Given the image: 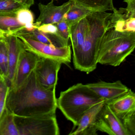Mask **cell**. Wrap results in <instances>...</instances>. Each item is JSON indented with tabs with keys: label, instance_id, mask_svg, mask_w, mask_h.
Returning a JSON list of instances; mask_svg holds the SVG:
<instances>
[{
	"label": "cell",
	"instance_id": "1",
	"mask_svg": "<svg viewBox=\"0 0 135 135\" xmlns=\"http://www.w3.org/2000/svg\"><path fill=\"white\" fill-rule=\"evenodd\" d=\"M56 89L42 86L33 70L20 86L10 88L6 107L14 115L22 117L56 114Z\"/></svg>",
	"mask_w": 135,
	"mask_h": 135
},
{
	"label": "cell",
	"instance_id": "2",
	"mask_svg": "<svg viewBox=\"0 0 135 135\" xmlns=\"http://www.w3.org/2000/svg\"><path fill=\"white\" fill-rule=\"evenodd\" d=\"M112 13L94 11L90 14L89 31L79 49L73 54L75 69L88 74L96 69L100 41L104 34L113 28Z\"/></svg>",
	"mask_w": 135,
	"mask_h": 135
},
{
	"label": "cell",
	"instance_id": "3",
	"mask_svg": "<svg viewBox=\"0 0 135 135\" xmlns=\"http://www.w3.org/2000/svg\"><path fill=\"white\" fill-rule=\"evenodd\" d=\"M104 100L90 90L86 84H76L62 91L57 98V108L72 122L74 129L83 114Z\"/></svg>",
	"mask_w": 135,
	"mask_h": 135
},
{
	"label": "cell",
	"instance_id": "4",
	"mask_svg": "<svg viewBox=\"0 0 135 135\" xmlns=\"http://www.w3.org/2000/svg\"><path fill=\"white\" fill-rule=\"evenodd\" d=\"M135 47V32L109 29L102 37L98 56V64L117 67L132 53Z\"/></svg>",
	"mask_w": 135,
	"mask_h": 135
},
{
	"label": "cell",
	"instance_id": "5",
	"mask_svg": "<svg viewBox=\"0 0 135 135\" xmlns=\"http://www.w3.org/2000/svg\"><path fill=\"white\" fill-rule=\"evenodd\" d=\"M15 121L19 135L60 134L56 114L31 117L15 115Z\"/></svg>",
	"mask_w": 135,
	"mask_h": 135
},
{
	"label": "cell",
	"instance_id": "6",
	"mask_svg": "<svg viewBox=\"0 0 135 135\" xmlns=\"http://www.w3.org/2000/svg\"><path fill=\"white\" fill-rule=\"evenodd\" d=\"M15 35L22 41L26 50L41 57L58 61L62 64L71 62V50L70 45L63 47H56L19 35Z\"/></svg>",
	"mask_w": 135,
	"mask_h": 135
},
{
	"label": "cell",
	"instance_id": "7",
	"mask_svg": "<svg viewBox=\"0 0 135 135\" xmlns=\"http://www.w3.org/2000/svg\"><path fill=\"white\" fill-rule=\"evenodd\" d=\"M62 64L58 61L40 57L34 69L39 84L47 89L56 88Z\"/></svg>",
	"mask_w": 135,
	"mask_h": 135
},
{
	"label": "cell",
	"instance_id": "8",
	"mask_svg": "<svg viewBox=\"0 0 135 135\" xmlns=\"http://www.w3.org/2000/svg\"><path fill=\"white\" fill-rule=\"evenodd\" d=\"M95 127L98 131L110 135H130L118 116L105 103L97 116Z\"/></svg>",
	"mask_w": 135,
	"mask_h": 135
},
{
	"label": "cell",
	"instance_id": "9",
	"mask_svg": "<svg viewBox=\"0 0 135 135\" xmlns=\"http://www.w3.org/2000/svg\"><path fill=\"white\" fill-rule=\"evenodd\" d=\"M86 86L104 100L105 103L127 93L129 88L120 80L113 82L98 81L86 84Z\"/></svg>",
	"mask_w": 135,
	"mask_h": 135
},
{
	"label": "cell",
	"instance_id": "10",
	"mask_svg": "<svg viewBox=\"0 0 135 135\" xmlns=\"http://www.w3.org/2000/svg\"><path fill=\"white\" fill-rule=\"evenodd\" d=\"M40 56L24 49L21 51L11 88L20 86L34 69Z\"/></svg>",
	"mask_w": 135,
	"mask_h": 135
},
{
	"label": "cell",
	"instance_id": "11",
	"mask_svg": "<svg viewBox=\"0 0 135 135\" xmlns=\"http://www.w3.org/2000/svg\"><path fill=\"white\" fill-rule=\"evenodd\" d=\"M72 2L70 0L60 6H56L54 1L45 4H38L40 15L35 25L36 27L41 24L56 23L63 20L65 15L70 9Z\"/></svg>",
	"mask_w": 135,
	"mask_h": 135
},
{
	"label": "cell",
	"instance_id": "12",
	"mask_svg": "<svg viewBox=\"0 0 135 135\" xmlns=\"http://www.w3.org/2000/svg\"><path fill=\"white\" fill-rule=\"evenodd\" d=\"M105 103L104 102L99 103L86 111L80 118L77 126L69 135H97L95 122L97 116Z\"/></svg>",
	"mask_w": 135,
	"mask_h": 135
},
{
	"label": "cell",
	"instance_id": "13",
	"mask_svg": "<svg viewBox=\"0 0 135 135\" xmlns=\"http://www.w3.org/2000/svg\"><path fill=\"white\" fill-rule=\"evenodd\" d=\"M4 38L8 47V72L6 80L10 87L13 81L20 53L25 48L22 41L15 35L6 34Z\"/></svg>",
	"mask_w": 135,
	"mask_h": 135
},
{
	"label": "cell",
	"instance_id": "14",
	"mask_svg": "<svg viewBox=\"0 0 135 135\" xmlns=\"http://www.w3.org/2000/svg\"><path fill=\"white\" fill-rule=\"evenodd\" d=\"M90 14L72 26L69 30V39L72 47L73 54L79 49L88 33L90 27Z\"/></svg>",
	"mask_w": 135,
	"mask_h": 135
},
{
	"label": "cell",
	"instance_id": "15",
	"mask_svg": "<svg viewBox=\"0 0 135 135\" xmlns=\"http://www.w3.org/2000/svg\"><path fill=\"white\" fill-rule=\"evenodd\" d=\"M113 111L120 118L125 114L135 110V94L129 89L127 93L107 103Z\"/></svg>",
	"mask_w": 135,
	"mask_h": 135
},
{
	"label": "cell",
	"instance_id": "16",
	"mask_svg": "<svg viewBox=\"0 0 135 135\" xmlns=\"http://www.w3.org/2000/svg\"><path fill=\"white\" fill-rule=\"evenodd\" d=\"M14 35H19L42 43L52 45L56 47H63L69 45L57 35L42 33L36 28L32 31L23 30Z\"/></svg>",
	"mask_w": 135,
	"mask_h": 135
},
{
	"label": "cell",
	"instance_id": "17",
	"mask_svg": "<svg viewBox=\"0 0 135 135\" xmlns=\"http://www.w3.org/2000/svg\"><path fill=\"white\" fill-rule=\"evenodd\" d=\"M16 13L0 15V30L6 34H14L26 30L25 26L19 21Z\"/></svg>",
	"mask_w": 135,
	"mask_h": 135
},
{
	"label": "cell",
	"instance_id": "18",
	"mask_svg": "<svg viewBox=\"0 0 135 135\" xmlns=\"http://www.w3.org/2000/svg\"><path fill=\"white\" fill-rule=\"evenodd\" d=\"M73 3L92 11H111L115 9L113 0H70Z\"/></svg>",
	"mask_w": 135,
	"mask_h": 135
},
{
	"label": "cell",
	"instance_id": "19",
	"mask_svg": "<svg viewBox=\"0 0 135 135\" xmlns=\"http://www.w3.org/2000/svg\"><path fill=\"white\" fill-rule=\"evenodd\" d=\"M0 135H19L15 115L6 107L0 117Z\"/></svg>",
	"mask_w": 135,
	"mask_h": 135
},
{
	"label": "cell",
	"instance_id": "20",
	"mask_svg": "<svg viewBox=\"0 0 135 135\" xmlns=\"http://www.w3.org/2000/svg\"><path fill=\"white\" fill-rule=\"evenodd\" d=\"M92 12L94 11L72 3L70 9L65 15L63 19L67 23L69 30L72 26Z\"/></svg>",
	"mask_w": 135,
	"mask_h": 135
},
{
	"label": "cell",
	"instance_id": "21",
	"mask_svg": "<svg viewBox=\"0 0 135 135\" xmlns=\"http://www.w3.org/2000/svg\"><path fill=\"white\" fill-rule=\"evenodd\" d=\"M8 72V47L3 38L0 39V75L6 79Z\"/></svg>",
	"mask_w": 135,
	"mask_h": 135
},
{
	"label": "cell",
	"instance_id": "22",
	"mask_svg": "<svg viewBox=\"0 0 135 135\" xmlns=\"http://www.w3.org/2000/svg\"><path fill=\"white\" fill-rule=\"evenodd\" d=\"M16 14L19 21L25 26L26 30L32 31L36 28L33 14L30 8H23L19 10Z\"/></svg>",
	"mask_w": 135,
	"mask_h": 135
},
{
	"label": "cell",
	"instance_id": "23",
	"mask_svg": "<svg viewBox=\"0 0 135 135\" xmlns=\"http://www.w3.org/2000/svg\"><path fill=\"white\" fill-rule=\"evenodd\" d=\"M23 8L14 0H0V15L15 14Z\"/></svg>",
	"mask_w": 135,
	"mask_h": 135
},
{
	"label": "cell",
	"instance_id": "24",
	"mask_svg": "<svg viewBox=\"0 0 135 135\" xmlns=\"http://www.w3.org/2000/svg\"><path fill=\"white\" fill-rule=\"evenodd\" d=\"M10 86L5 79L0 76V117L6 107L7 97Z\"/></svg>",
	"mask_w": 135,
	"mask_h": 135
},
{
	"label": "cell",
	"instance_id": "25",
	"mask_svg": "<svg viewBox=\"0 0 135 135\" xmlns=\"http://www.w3.org/2000/svg\"><path fill=\"white\" fill-rule=\"evenodd\" d=\"M130 135H135V110L128 113L120 118Z\"/></svg>",
	"mask_w": 135,
	"mask_h": 135
},
{
	"label": "cell",
	"instance_id": "26",
	"mask_svg": "<svg viewBox=\"0 0 135 135\" xmlns=\"http://www.w3.org/2000/svg\"><path fill=\"white\" fill-rule=\"evenodd\" d=\"M55 24L57 27L59 37L69 44V30L66 22L63 19Z\"/></svg>",
	"mask_w": 135,
	"mask_h": 135
},
{
	"label": "cell",
	"instance_id": "27",
	"mask_svg": "<svg viewBox=\"0 0 135 135\" xmlns=\"http://www.w3.org/2000/svg\"><path fill=\"white\" fill-rule=\"evenodd\" d=\"M127 3V7L120 8V10L124 14L126 18H135V0H123Z\"/></svg>",
	"mask_w": 135,
	"mask_h": 135
},
{
	"label": "cell",
	"instance_id": "28",
	"mask_svg": "<svg viewBox=\"0 0 135 135\" xmlns=\"http://www.w3.org/2000/svg\"><path fill=\"white\" fill-rule=\"evenodd\" d=\"M36 28L38 30L42 33L49 34L54 35L59 37L57 27L55 23L41 24L40 26L36 27Z\"/></svg>",
	"mask_w": 135,
	"mask_h": 135
},
{
	"label": "cell",
	"instance_id": "29",
	"mask_svg": "<svg viewBox=\"0 0 135 135\" xmlns=\"http://www.w3.org/2000/svg\"><path fill=\"white\" fill-rule=\"evenodd\" d=\"M25 8H30L34 4V0H14Z\"/></svg>",
	"mask_w": 135,
	"mask_h": 135
},
{
	"label": "cell",
	"instance_id": "30",
	"mask_svg": "<svg viewBox=\"0 0 135 135\" xmlns=\"http://www.w3.org/2000/svg\"><path fill=\"white\" fill-rule=\"evenodd\" d=\"M6 34L4 33L1 30H0V39L3 38L4 37Z\"/></svg>",
	"mask_w": 135,
	"mask_h": 135
},
{
	"label": "cell",
	"instance_id": "31",
	"mask_svg": "<svg viewBox=\"0 0 135 135\" xmlns=\"http://www.w3.org/2000/svg\"><path fill=\"white\" fill-rule=\"evenodd\" d=\"M51 1H54V0H51ZM55 1H57V0H55Z\"/></svg>",
	"mask_w": 135,
	"mask_h": 135
},
{
	"label": "cell",
	"instance_id": "32",
	"mask_svg": "<svg viewBox=\"0 0 135 135\" xmlns=\"http://www.w3.org/2000/svg\"><path fill=\"white\" fill-rule=\"evenodd\" d=\"M0 76H1V75H0Z\"/></svg>",
	"mask_w": 135,
	"mask_h": 135
}]
</instances>
